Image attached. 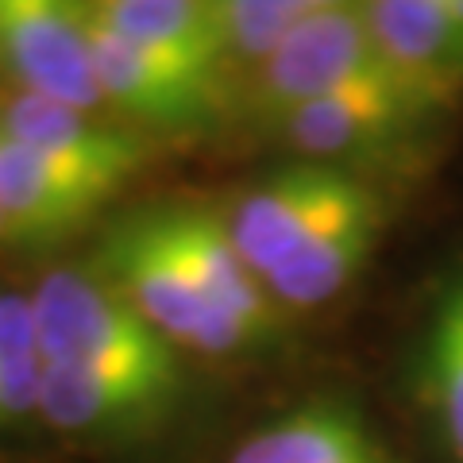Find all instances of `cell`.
<instances>
[{"label": "cell", "mask_w": 463, "mask_h": 463, "mask_svg": "<svg viewBox=\"0 0 463 463\" xmlns=\"http://www.w3.org/2000/svg\"><path fill=\"white\" fill-rule=\"evenodd\" d=\"M352 85H402V90H410L390 70L379 43H374L364 0L313 8L274 47V54L259 62L255 100L267 116L282 120L289 109L309 105V100L336 90H352Z\"/></svg>", "instance_id": "obj_3"}, {"label": "cell", "mask_w": 463, "mask_h": 463, "mask_svg": "<svg viewBox=\"0 0 463 463\" xmlns=\"http://www.w3.org/2000/svg\"><path fill=\"white\" fill-rule=\"evenodd\" d=\"M383 209L367 185L347 178L328 209L317 216L301 243L286 255V263L267 279L274 306L317 309L344 294L347 282L364 270L367 255L379 240Z\"/></svg>", "instance_id": "obj_6"}, {"label": "cell", "mask_w": 463, "mask_h": 463, "mask_svg": "<svg viewBox=\"0 0 463 463\" xmlns=\"http://www.w3.org/2000/svg\"><path fill=\"white\" fill-rule=\"evenodd\" d=\"M90 0H0V62L16 90L97 112Z\"/></svg>", "instance_id": "obj_4"}, {"label": "cell", "mask_w": 463, "mask_h": 463, "mask_svg": "<svg viewBox=\"0 0 463 463\" xmlns=\"http://www.w3.org/2000/svg\"><path fill=\"white\" fill-rule=\"evenodd\" d=\"M425 386L448 452L463 463V274L432 309L425 340Z\"/></svg>", "instance_id": "obj_15"}, {"label": "cell", "mask_w": 463, "mask_h": 463, "mask_svg": "<svg viewBox=\"0 0 463 463\" xmlns=\"http://www.w3.org/2000/svg\"><path fill=\"white\" fill-rule=\"evenodd\" d=\"M90 5L109 27L139 47L201 78H224L232 47L213 0H90Z\"/></svg>", "instance_id": "obj_14"}, {"label": "cell", "mask_w": 463, "mask_h": 463, "mask_svg": "<svg viewBox=\"0 0 463 463\" xmlns=\"http://www.w3.org/2000/svg\"><path fill=\"white\" fill-rule=\"evenodd\" d=\"M158 216H163L166 236L185 259V267L194 270L201 289L213 298V306L248 332L251 344L267 340L279 328V306L267 294L263 279L232 243L224 221H216V216L201 209H178V213L170 209Z\"/></svg>", "instance_id": "obj_12"}, {"label": "cell", "mask_w": 463, "mask_h": 463, "mask_svg": "<svg viewBox=\"0 0 463 463\" xmlns=\"http://www.w3.org/2000/svg\"><path fill=\"white\" fill-rule=\"evenodd\" d=\"M440 8H444V16L452 20V27L463 35V0H440Z\"/></svg>", "instance_id": "obj_18"}, {"label": "cell", "mask_w": 463, "mask_h": 463, "mask_svg": "<svg viewBox=\"0 0 463 463\" xmlns=\"http://www.w3.org/2000/svg\"><path fill=\"white\" fill-rule=\"evenodd\" d=\"M228 463H390V456L355 410L309 402L255 429Z\"/></svg>", "instance_id": "obj_13"}, {"label": "cell", "mask_w": 463, "mask_h": 463, "mask_svg": "<svg viewBox=\"0 0 463 463\" xmlns=\"http://www.w3.org/2000/svg\"><path fill=\"white\" fill-rule=\"evenodd\" d=\"M0 132L20 139L70 178L85 182L100 197H112L143 163L136 139L100 124L97 112L70 109L62 100L16 90L0 109Z\"/></svg>", "instance_id": "obj_7"}, {"label": "cell", "mask_w": 463, "mask_h": 463, "mask_svg": "<svg viewBox=\"0 0 463 463\" xmlns=\"http://www.w3.org/2000/svg\"><path fill=\"white\" fill-rule=\"evenodd\" d=\"M43 364L120 383L174 405L185 374L178 347L90 270H51L32 289Z\"/></svg>", "instance_id": "obj_1"}, {"label": "cell", "mask_w": 463, "mask_h": 463, "mask_svg": "<svg viewBox=\"0 0 463 463\" xmlns=\"http://www.w3.org/2000/svg\"><path fill=\"white\" fill-rule=\"evenodd\" d=\"M347 174L325 163H298L279 174H270L240 197V205L232 209L224 221L232 243L240 255L251 263V270L267 279L286 263V255L298 248L301 236L313 228V221L328 209V201L340 194Z\"/></svg>", "instance_id": "obj_9"}, {"label": "cell", "mask_w": 463, "mask_h": 463, "mask_svg": "<svg viewBox=\"0 0 463 463\" xmlns=\"http://www.w3.org/2000/svg\"><path fill=\"white\" fill-rule=\"evenodd\" d=\"M90 51L100 100L147 128H197L221 109V81L139 47L97 12L90 20Z\"/></svg>", "instance_id": "obj_5"}, {"label": "cell", "mask_w": 463, "mask_h": 463, "mask_svg": "<svg viewBox=\"0 0 463 463\" xmlns=\"http://www.w3.org/2000/svg\"><path fill=\"white\" fill-rule=\"evenodd\" d=\"M232 54L263 62L274 47L313 12L309 0H213Z\"/></svg>", "instance_id": "obj_17"}, {"label": "cell", "mask_w": 463, "mask_h": 463, "mask_svg": "<svg viewBox=\"0 0 463 463\" xmlns=\"http://www.w3.org/2000/svg\"><path fill=\"white\" fill-rule=\"evenodd\" d=\"M313 8H332V5H352V0H309Z\"/></svg>", "instance_id": "obj_19"}, {"label": "cell", "mask_w": 463, "mask_h": 463, "mask_svg": "<svg viewBox=\"0 0 463 463\" xmlns=\"http://www.w3.org/2000/svg\"><path fill=\"white\" fill-rule=\"evenodd\" d=\"M105 201L109 197L0 132V240L51 248L81 232Z\"/></svg>", "instance_id": "obj_10"}, {"label": "cell", "mask_w": 463, "mask_h": 463, "mask_svg": "<svg viewBox=\"0 0 463 463\" xmlns=\"http://www.w3.org/2000/svg\"><path fill=\"white\" fill-rule=\"evenodd\" d=\"M432 112L429 100L402 85H352L298 105L282 116V132L309 163L379 155L402 143Z\"/></svg>", "instance_id": "obj_8"}, {"label": "cell", "mask_w": 463, "mask_h": 463, "mask_svg": "<svg viewBox=\"0 0 463 463\" xmlns=\"http://www.w3.org/2000/svg\"><path fill=\"white\" fill-rule=\"evenodd\" d=\"M364 12L390 70L432 109L448 105L463 81V35L440 0H364Z\"/></svg>", "instance_id": "obj_11"}, {"label": "cell", "mask_w": 463, "mask_h": 463, "mask_svg": "<svg viewBox=\"0 0 463 463\" xmlns=\"http://www.w3.org/2000/svg\"><path fill=\"white\" fill-rule=\"evenodd\" d=\"M43 352L32 294L0 289V425L39 413Z\"/></svg>", "instance_id": "obj_16"}, {"label": "cell", "mask_w": 463, "mask_h": 463, "mask_svg": "<svg viewBox=\"0 0 463 463\" xmlns=\"http://www.w3.org/2000/svg\"><path fill=\"white\" fill-rule=\"evenodd\" d=\"M105 282L174 347L201 355H228L248 347V332L213 306L194 270L166 236L163 216H136L100 248Z\"/></svg>", "instance_id": "obj_2"}]
</instances>
